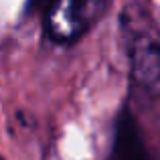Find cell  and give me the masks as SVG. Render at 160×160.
<instances>
[{
  "label": "cell",
  "mask_w": 160,
  "mask_h": 160,
  "mask_svg": "<svg viewBox=\"0 0 160 160\" xmlns=\"http://www.w3.org/2000/svg\"><path fill=\"white\" fill-rule=\"evenodd\" d=\"M45 35L55 43L71 45L102 20L112 0H32Z\"/></svg>",
  "instance_id": "6da1fadb"
},
{
  "label": "cell",
  "mask_w": 160,
  "mask_h": 160,
  "mask_svg": "<svg viewBox=\"0 0 160 160\" xmlns=\"http://www.w3.org/2000/svg\"><path fill=\"white\" fill-rule=\"evenodd\" d=\"M132 75L146 89L160 93V28L138 32L130 45Z\"/></svg>",
  "instance_id": "7a4b0ae2"
}]
</instances>
